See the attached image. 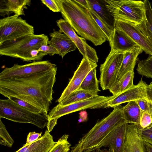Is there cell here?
I'll use <instances>...</instances> for the list:
<instances>
[{
  "instance_id": "46",
  "label": "cell",
  "mask_w": 152,
  "mask_h": 152,
  "mask_svg": "<svg viewBox=\"0 0 152 152\" xmlns=\"http://www.w3.org/2000/svg\"><path fill=\"white\" fill-rule=\"evenodd\" d=\"M151 102V104H152V102Z\"/></svg>"
},
{
  "instance_id": "28",
  "label": "cell",
  "mask_w": 152,
  "mask_h": 152,
  "mask_svg": "<svg viewBox=\"0 0 152 152\" xmlns=\"http://www.w3.org/2000/svg\"><path fill=\"white\" fill-rule=\"evenodd\" d=\"M137 71L140 75L148 78H152V56L138 62Z\"/></svg>"
},
{
  "instance_id": "3",
  "label": "cell",
  "mask_w": 152,
  "mask_h": 152,
  "mask_svg": "<svg viewBox=\"0 0 152 152\" xmlns=\"http://www.w3.org/2000/svg\"><path fill=\"white\" fill-rule=\"evenodd\" d=\"M48 36L44 34L26 35L0 44V55L19 58L24 61H40L46 56L39 49L43 45H48Z\"/></svg>"
},
{
  "instance_id": "7",
  "label": "cell",
  "mask_w": 152,
  "mask_h": 152,
  "mask_svg": "<svg viewBox=\"0 0 152 152\" xmlns=\"http://www.w3.org/2000/svg\"><path fill=\"white\" fill-rule=\"evenodd\" d=\"M118 94L111 96L97 95L81 101L66 105L58 104L48 114L47 130L51 132L57 124L58 118L66 115L82 110L104 108L107 103L114 99Z\"/></svg>"
},
{
  "instance_id": "36",
  "label": "cell",
  "mask_w": 152,
  "mask_h": 152,
  "mask_svg": "<svg viewBox=\"0 0 152 152\" xmlns=\"http://www.w3.org/2000/svg\"><path fill=\"white\" fill-rule=\"evenodd\" d=\"M39 52H43L47 55L52 56L55 54H58L56 49L53 46L49 45H43L41 46L39 49Z\"/></svg>"
},
{
  "instance_id": "15",
  "label": "cell",
  "mask_w": 152,
  "mask_h": 152,
  "mask_svg": "<svg viewBox=\"0 0 152 152\" xmlns=\"http://www.w3.org/2000/svg\"><path fill=\"white\" fill-rule=\"evenodd\" d=\"M127 124L125 121L111 132L98 148L107 147L109 152H125L124 145Z\"/></svg>"
},
{
  "instance_id": "45",
  "label": "cell",
  "mask_w": 152,
  "mask_h": 152,
  "mask_svg": "<svg viewBox=\"0 0 152 152\" xmlns=\"http://www.w3.org/2000/svg\"><path fill=\"white\" fill-rule=\"evenodd\" d=\"M147 128L152 130V124L148 127Z\"/></svg>"
},
{
  "instance_id": "11",
  "label": "cell",
  "mask_w": 152,
  "mask_h": 152,
  "mask_svg": "<svg viewBox=\"0 0 152 152\" xmlns=\"http://www.w3.org/2000/svg\"><path fill=\"white\" fill-rule=\"evenodd\" d=\"M59 31L67 35L73 42L83 57L96 63L99 58L96 51L87 43L85 39L79 37L70 24L64 19L56 21Z\"/></svg>"
},
{
  "instance_id": "12",
  "label": "cell",
  "mask_w": 152,
  "mask_h": 152,
  "mask_svg": "<svg viewBox=\"0 0 152 152\" xmlns=\"http://www.w3.org/2000/svg\"><path fill=\"white\" fill-rule=\"evenodd\" d=\"M115 28L124 32L146 54L152 56V45L138 25L121 20H115Z\"/></svg>"
},
{
  "instance_id": "18",
  "label": "cell",
  "mask_w": 152,
  "mask_h": 152,
  "mask_svg": "<svg viewBox=\"0 0 152 152\" xmlns=\"http://www.w3.org/2000/svg\"><path fill=\"white\" fill-rule=\"evenodd\" d=\"M110 45V50L123 53L139 46L124 32L115 28Z\"/></svg>"
},
{
  "instance_id": "27",
  "label": "cell",
  "mask_w": 152,
  "mask_h": 152,
  "mask_svg": "<svg viewBox=\"0 0 152 152\" xmlns=\"http://www.w3.org/2000/svg\"><path fill=\"white\" fill-rule=\"evenodd\" d=\"M144 1L145 5L146 21L138 25L148 38L152 45V3L148 0Z\"/></svg>"
},
{
  "instance_id": "19",
  "label": "cell",
  "mask_w": 152,
  "mask_h": 152,
  "mask_svg": "<svg viewBox=\"0 0 152 152\" xmlns=\"http://www.w3.org/2000/svg\"><path fill=\"white\" fill-rule=\"evenodd\" d=\"M31 3L30 0H0V15L4 17L12 13L18 16L24 15V9Z\"/></svg>"
},
{
  "instance_id": "37",
  "label": "cell",
  "mask_w": 152,
  "mask_h": 152,
  "mask_svg": "<svg viewBox=\"0 0 152 152\" xmlns=\"http://www.w3.org/2000/svg\"><path fill=\"white\" fill-rule=\"evenodd\" d=\"M41 1L53 12H60L59 8L55 0H42Z\"/></svg>"
},
{
  "instance_id": "31",
  "label": "cell",
  "mask_w": 152,
  "mask_h": 152,
  "mask_svg": "<svg viewBox=\"0 0 152 152\" xmlns=\"http://www.w3.org/2000/svg\"><path fill=\"white\" fill-rule=\"evenodd\" d=\"M14 143V140L6 129L5 126L0 120V144L1 145L11 148Z\"/></svg>"
},
{
  "instance_id": "43",
  "label": "cell",
  "mask_w": 152,
  "mask_h": 152,
  "mask_svg": "<svg viewBox=\"0 0 152 152\" xmlns=\"http://www.w3.org/2000/svg\"><path fill=\"white\" fill-rule=\"evenodd\" d=\"M90 152H109L108 150L106 149H101L100 148H98Z\"/></svg>"
},
{
  "instance_id": "10",
  "label": "cell",
  "mask_w": 152,
  "mask_h": 152,
  "mask_svg": "<svg viewBox=\"0 0 152 152\" xmlns=\"http://www.w3.org/2000/svg\"><path fill=\"white\" fill-rule=\"evenodd\" d=\"M56 67L55 64L48 60L33 61L23 65L15 64L12 67L5 68L0 73V80L46 71Z\"/></svg>"
},
{
  "instance_id": "20",
  "label": "cell",
  "mask_w": 152,
  "mask_h": 152,
  "mask_svg": "<svg viewBox=\"0 0 152 152\" xmlns=\"http://www.w3.org/2000/svg\"><path fill=\"white\" fill-rule=\"evenodd\" d=\"M55 143L53 136L47 130L39 140L28 145L23 146L15 152H49Z\"/></svg>"
},
{
  "instance_id": "44",
  "label": "cell",
  "mask_w": 152,
  "mask_h": 152,
  "mask_svg": "<svg viewBox=\"0 0 152 152\" xmlns=\"http://www.w3.org/2000/svg\"><path fill=\"white\" fill-rule=\"evenodd\" d=\"M148 101L149 102L150 112L151 113V115L152 118V104L149 101Z\"/></svg>"
},
{
  "instance_id": "35",
  "label": "cell",
  "mask_w": 152,
  "mask_h": 152,
  "mask_svg": "<svg viewBox=\"0 0 152 152\" xmlns=\"http://www.w3.org/2000/svg\"><path fill=\"white\" fill-rule=\"evenodd\" d=\"M42 132L39 133L35 132H29L27 136L26 142L23 146L29 145L39 140L42 137Z\"/></svg>"
},
{
  "instance_id": "33",
  "label": "cell",
  "mask_w": 152,
  "mask_h": 152,
  "mask_svg": "<svg viewBox=\"0 0 152 152\" xmlns=\"http://www.w3.org/2000/svg\"><path fill=\"white\" fill-rule=\"evenodd\" d=\"M152 124V118L149 111H145L142 113L140 120L139 128L144 129Z\"/></svg>"
},
{
  "instance_id": "4",
  "label": "cell",
  "mask_w": 152,
  "mask_h": 152,
  "mask_svg": "<svg viewBox=\"0 0 152 152\" xmlns=\"http://www.w3.org/2000/svg\"><path fill=\"white\" fill-rule=\"evenodd\" d=\"M123 107L119 105L106 117L97 122L84 135L79 142L81 145V152H90L98 148L103 140L115 129L125 121Z\"/></svg>"
},
{
  "instance_id": "23",
  "label": "cell",
  "mask_w": 152,
  "mask_h": 152,
  "mask_svg": "<svg viewBox=\"0 0 152 152\" xmlns=\"http://www.w3.org/2000/svg\"><path fill=\"white\" fill-rule=\"evenodd\" d=\"M122 112L126 123L134 124L139 127L142 113L136 101L128 102L123 107Z\"/></svg>"
},
{
  "instance_id": "26",
  "label": "cell",
  "mask_w": 152,
  "mask_h": 152,
  "mask_svg": "<svg viewBox=\"0 0 152 152\" xmlns=\"http://www.w3.org/2000/svg\"><path fill=\"white\" fill-rule=\"evenodd\" d=\"M98 95L97 93L78 89L72 92L67 98L59 104L65 105L81 101Z\"/></svg>"
},
{
  "instance_id": "14",
  "label": "cell",
  "mask_w": 152,
  "mask_h": 152,
  "mask_svg": "<svg viewBox=\"0 0 152 152\" xmlns=\"http://www.w3.org/2000/svg\"><path fill=\"white\" fill-rule=\"evenodd\" d=\"M147 84L142 78L137 85L118 94L108 102L104 108L114 107L121 104L142 99H147L146 89Z\"/></svg>"
},
{
  "instance_id": "39",
  "label": "cell",
  "mask_w": 152,
  "mask_h": 152,
  "mask_svg": "<svg viewBox=\"0 0 152 152\" xmlns=\"http://www.w3.org/2000/svg\"><path fill=\"white\" fill-rule=\"evenodd\" d=\"M147 100L148 101L152 102V82L147 85L146 89Z\"/></svg>"
},
{
  "instance_id": "9",
  "label": "cell",
  "mask_w": 152,
  "mask_h": 152,
  "mask_svg": "<svg viewBox=\"0 0 152 152\" xmlns=\"http://www.w3.org/2000/svg\"><path fill=\"white\" fill-rule=\"evenodd\" d=\"M124 58V53L110 50L100 67L99 83L103 90H109L115 83Z\"/></svg>"
},
{
  "instance_id": "2",
  "label": "cell",
  "mask_w": 152,
  "mask_h": 152,
  "mask_svg": "<svg viewBox=\"0 0 152 152\" xmlns=\"http://www.w3.org/2000/svg\"><path fill=\"white\" fill-rule=\"evenodd\" d=\"M63 18L79 35L95 46L107 41L104 32L97 25L88 9L76 0H55Z\"/></svg>"
},
{
  "instance_id": "34",
  "label": "cell",
  "mask_w": 152,
  "mask_h": 152,
  "mask_svg": "<svg viewBox=\"0 0 152 152\" xmlns=\"http://www.w3.org/2000/svg\"><path fill=\"white\" fill-rule=\"evenodd\" d=\"M139 132L143 141L152 145V130L147 128L144 129L139 128Z\"/></svg>"
},
{
  "instance_id": "16",
  "label": "cell",
  "mask_w": 152,
  "mask_h": 152,
  "mask_svg": "<svg viewBox=\"0 0 152 152\" xmlns=\"http://www.w3.org/2000/svg\"><path fill=\"white\" fill-rule=\"evenodd\" d=\"M48 45L54 47L62 58L67 53L75 50L76 47L70 38L59 30H54L50 34Z\"/></svg>"
},
{
  "instance_id": "1",
  "label": "cell",
  "mask_w": 152,
  "mask_h": 152,
  "mask_svg": "<svg viewBox=\"0 0 152 152\" xmlns=\"http://www.w3.org/2000/svg\"><path fill=\"white\" fill-rule=\"evenodd\" d=\"M57 67L46 71L0 80V94L15 97L37 107L48 114L52 103Z\"/></svg>"
},
{
  "instance_id": "13",
  "label": "cell",
  "mask_w": 152,
  "mask_h": 152,
  "mask_svg": "<svg viewBox=\"0 0 152 152\" xmlns=\"http://www.w3.org/2000/svg\"><path fill=\"white\" fill-rule=\"evenodd\" d=\"M97 65L87 58L83 57L72 78L57 100L60 103L72 92L78 89L88 73Z\"/></svg>"
},
{
  "instance_id": "17",
  "label": "cell",
  "mask_w": 152,
  "mask_h": 152,
  "mask_svg": "<svg viewBox=\"0 0 152 152\" xmlns=\"http://www.w3.org/2000/svg\"><path fill=\"white\" fill-rule=\"evenodd\" d=\"M124 150L125 152H145L139 127L134 124H127Z\"/></svg>"
},
{
  "instance_id": "25",
  "label": "cell",
  "mask_w": 152,
  "mask_h": 152,
  "mask_svg": "<svg viewBox=\"0 0 152 152\" xmlns=\"http://www.w3.org/2000/svg\"><path fill=\"white\" fill-rule=\"evenodd\" d=\"M96 68H94L88 73L79 88L97 93L100 91L99 80L96 77Z\"/></svg>"
},
{
  "instance_id": "29",
  "label": "cell",
  "mask_w": 152,
  "mask_h": 152,
  "mask_svg": "<svg viewBox=\"0 0 152 152\" xmlns=\"http://www.w3.org/2000/svg\"><path fill=\"white\" fill-rule=\"evenodd\" d=\"M88 9L93 19L104 33L107 41L110 42L113 36V31L109 28L105 21L92 9L88 6Z\"/></svg>"
},
{
  "instance_id": "32",
  "label": "cell",
  "mask_w": 152,
  "mask_h": 152,
  "mask_svg": "<svg viewBox=\"0 0 152 152\" xmlns=\"http://www.w3.org/2000/svg\"><path fill=\"white\" fill-rule=\"evenodd\" d=\"M9 98L17 103L19 105L25 108L29 111L33 113H39L41 112H43L41 110L37 107L19 99L15 97H11Z\"/></svg>"
},
{
  "instance_id": "30",
  "label": "cell",
  "mask_w": 152,
  "mask_h": 152,
  "mask_svg": "<svg viewBox=\"0 0 152 152\" xmlns=\"http://www.w3.org/2000/svg\"><path fill=\"white\" fill-rule=\"evenodd\" d=\"M69 135L64 134L59 138L49 152H69L71 144L68 140Z\"/></svg>"
},
{
  "instance_id": "5",
  "label": "cell",
  "mask_w": 152,
  "mask_h": 152,
  "mask_svg": "<svg viewBox=\"0 0 152 152\" xmlns=\"http://www.w3.org/2000/svg\"><path fill=\"white\" fill-rule=\"evenodd\" d=\"M108 10L115 20L129 22L136 25L146 22L144 1L104 0Z\"/></svg>"
},
{
  "instance_id": "38",
  "label": "cell",
  "mask_w": 152,
  "mask_h": 152,
  "mask_svg": "<svg viewBox=\"0 0 152 152\" xmlns=\"http://www.w3.org/2000/svg\"><path fill=\"white\" fill-rule=\"evenodd\" d=\"M142 113L145 111H149L148 101L147 99H142L136 101Z\"/></svg>"
},
{
  "instance_id": "8",
  "label": "cell",
  "mask_w": 152,
  "mask_h": 152,
  "mask_svg": "<svg viewBox=\"0 0 152 152\" xmlns=\"http://www.w3.org/2000/svg\"><path fill=\"white\" fill-rule=\"evenodd\" d=\"M34 33L33 26L15 15L0 20V44Z\"/></svg>"
},
{
  "instance_id": "22",
  "label": "cell",
  "mask_w": 152,
  "mask_h": 152,
  "mask_svg": "<svg viewBox=\"0 0 152 152\" xmlns=\"http://www.w3.org/2000/svg\"><path fill=\"white\" fill-rule=\"evenodd\" d=\"M87 1L88 6L95 11L113 31L115 20L107 9L104 0H87Z\"/></svg>"
},
{
  "instance_id": "21",
  "label": "cell",
  "mask_w": 152,
  "mask_h": 152,
  "mask_svg": "<svg viewBox=\"0 0 152 152\" xmlns=\"http://www.w3.org/2000/svg\"><path fill=\"white\" fill-rule=\"evenodd\" d=\"M143 51L141 47L137 46L124 53L123 59L115 83L128 72L134 70L137 57Z\"/></svg>"
},
{
  "instance_id": "6",
  "label": "cell",
  "mask_w": 152,
  "mask_h": 152,
  "mask_svg": "<svg viewBox=\"0 0 152 152\" xmlns=\"http://www.w3.org/2000/svg\"><path fill=\"white\" fill-rule=\"evenodd\" d=\"M0 118L19 123L31 124L42 129L46 126L48 114L33 113L8 98L0 100Z\"/></svg>"
},
{
  "instance_id": "41",
  "label": "cell",
  "mask_w": 152,
  "mask_h": 152,
  "mask_svg": "<svg viewBox=\"0 0 152 152\" xmlns=\"http://www.w3.org/2000/svg\"><path fill=\"white\" fill-rule=\"evenodd\" d=\"M70 152H81V145L79 142L72 148Z\"/></svg>"
},
{
  "instance_id": "40",
  "label": "cell",
  "mask_w": 152,
  "mask_h": 152,
  "mask_svg": "<svg viewBox=\"0 0 152 152\" xmlns=\"http://www.w3.org/2000/svg\"><path fill=\"white\" fill-rule=\"evenodd\" d=\"M143 144L145 152H152V145L144 141Z\"/></svg>"
},
{
  "instance_id": "42",
  "label": "cell",
  "mask_w": 152,
  "mask_h": 152,
  "mask_svg": "<svg viewBox=\"0 0 152 152\" xmlns=\"http://www.w3.org/2000/svg\"><path fill=\"white\" fill-rule=\"evenodd\" d=\"M76 1L80 4L88 9V5L87 0H76Z\"/></svg>"
},
{
  "instance_id": "24",
  "label": "cell",
  "mask_w": 152,
  "mask_h": 152,
  "mask_svg": "<svg viewBox=\"0 0 152 152\" xmlns=\"http://www.w3.org/2000/svg\"><path fill=\"white\" fill-rule=\"evenodd\" d=\"M134 70L128 72L113 85L109 90L110 91L113 95H115L129 89L134 85Z\"/></svg>"
}]
</instances>
